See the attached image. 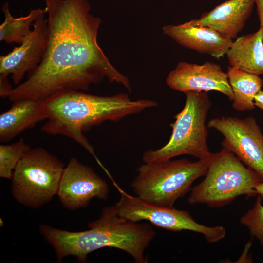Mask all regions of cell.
Masks as SVG:
<instances>
[{
  "label": "cell",
  "instance_id": "obj_1",
  "mask_svg": "<svg viewBox=\"0 0 263 263\" xmlns=\"http://www.w3.org/2000/svg\"><path fill=\"white\" fill-rule=\"evenodd\" d=\"M48 14L46 50L27 79L5 95L14 102L43 101L59 91L87 90L107 78L131 90L128 78L110 62L97 42L100 18L87 0H44Z\"/></svg>",
  "mask_w": 263,
  "mask_h": 263
},
{
  "label": "cell",
  "instance_id": "obj_2",
  "mask_svg": "<svg viewBox=\"0 0 263 263\" xmlns=\"http://www.w3.org/2000/svg\"><path fill=\"white\" fill-rule=\"evenodd\" d=\"M43 103L47 121L41 130L48 134L61 135L74 140L100 164L83 132L106 121H117L158 105L149 99L131 100L124 93L102 96L78 90L59 91L44 100Z\"/></svg>",
  "mask_w": 263,
  "mask_h": 263
},
{
  "label": "cell",
  "instance_id": "obj_3",
  "mask_svg": "<svg viewBox=\"0 0 263 263\" xmlns=\"http://www.w3.org/2000/svg\"><path fill=\"white\" fill-rule=\"evenodd\" d=\"M87 230L70 232L42 225L39 231L54 248L59 263L70 255L84 263L89 253L106 247L124 251L137 263L147 262L145 251L155 235L149 223L120 216L115 205L106 207L100 218L89 222Z\"/></svg>",
  "mask_w": 263,
  "mask_h": 263
},
{
  "label": "cell",
  "instance_id": "obj_4",
  "mask_svg": "<svg viewBox=\"0 0 263 263\" xmlns=\"http://www.w3.org/2000/svg\"><path fill=\"white\" fill-rule=\"evenodd\" d=\"M215 153L195 162L183 158L144 163L137 168L131 183L133 192L144 201L172 207L189 190L197 179L205 175Z\"/></svg>",
  "mask_w": 263,
  "mask_h": 263
},
{
  "label": "cell",
  "instance_id": "obj_5",
  "mask_svg": "<svg viewBox=\"0 0 263 263\" xmlns=\"http://www.w3.org/2000/svg\"><path fill=\"white\" fill-rule=\"evenodd\" d=\"M205 175L201 182L191 188L188 203L222 207L239 196L257 195L255 188L262 181L253 170L224 147L215 153Z\"/></svg>",
  "mask_w": 263,
  "mask_h": 263
},
{
  "label": "cell",
  "instance_id": "obj_6",
  "mask_svg": "<svg viewBox=\"0 0 263 263\" xmlns=\"http://www.w3.org/2000/svg\"><path fill=\"white\" fill-rule=\"evenodd\" d=\"M183 110L170 124L172 134L169 141L159 149L149 150L142 156L144 163L189 155L199 159L212 154L207 145L206 119L212 103L204 91L186 92Z\"/></svg>",
  "mask_w": 263,
  "mask_h": 263
},
{
  "label": "cell",
  "instance_id": "obj_7",
  "mask_svg": "<svg viewBox=\"0 0 263 263\" xmlns=\"http://www.w3.org/2000/svg\"><path fill=\"white\" fill-rule=\"evenodd\" d=\"M64 168L59 159L43 148L31 149L13 171V197L26 207H41L57 194Z\"/></svg>",
  "mask_w": 263,
  "mask_h": 263
},
{
  "label": "cell",
  "instance_id": "obj_8",
  "mask_svg": "<svg viewBox=\"0 0 263 263\" xmlns=\"http://www.w3.org/2000/svg\"><path fill=\"white\" fill-rule=\"evenodd\" d=\"M120 191L121 197L115 206L118 215L127 220L133 222L146 220L157 227L174 232L189 230L199 233L210 243L219 242L226 235V230L223 226L211 227L200 224L187 211L173 207L157 206L137 196Z\"/></svg>",
  "mask_w": 263,
  "mask_h": 263
},
{
  "label": "cell",
  "instance_id": "obj_9",
  "mask_svg": "<svg viewBox=\"0 0 263 263\" xmlns=\"http://www.w3.org/2000/svg\"><path fill=\"white\" fill-rule=\"evenodd\" d=\"M207 127L221 133L224 137L222 147L233 153L263 181V134L254 117L221 116L210 120Z\"/></svg>",
  "mask_w": 263,
  "mask_h": 263
},
{
  "label": "cell",
  "instance_id": "obj_10",
  "mask_svg": "<svg viewBox=\"0 0 263 263\" xmlns=\"http://www.w3.org/2000/svg\"><path fill=\"white\" fill-rule=\"evenodd\" d=\"M109 186L90 167L72 158L65 167L57 192L63 206L70 210L86 207L95 197L107 199Z\"/></svg>",
  "mask_w": 263,
  "mask_h": 263
},
{
  "label": "cell",
  "instance_id": "obj_11",
  "mask_svg": "<svg viewBox=\"0 0 263 263\" xmlns=\"http://www.w3.org/2000/svg\"><path fill=\"white\" fill-rule=\"evenodd\" d=\"M166 82L170 88L184 93L214 90L222 93L231 101L234 98L226 73L213 62L207 61L202 65L179 62L169 73Z\"/></svg>",
  "mask_w": 263,
  "mask_h": 263
},
{
  "label": "cell",
  "instance_id": "obj_12",
  "mask_svg": "<svg viewBox=\"0 0 263 263\" xmlns=\"http://www.w3.org/2000/svg\"><path fill=\"white\" fill-rule=\"evenodd\" d=\"M44 17L41 16L34 23L32 32L20 45L0 56V76L10 74L14 83L18 85L26 73L39 64L47 45V19Z\"/></svg>",
  "mask_w": 263,
  "mask_h": 263
},
{
  "label": "cell",
  "instance_id": "obj_13",
  "mask_svg": "<svg viewBox=\"0 0 263 263\" xmlns=\"http://www.w3.org/2000/svg\"><path fill=\"white\" fill-rule=\"evenodd\" d=\"M162 30L181 46L216 58L226 55L233 42L211 28L193 25L188 21L179 25H165Z\"/></svg>",
  "mask_w": 263,
  "mask_h": 263
},
{
  "label": "cell",
  "instance_id": "obj_14",
  "mask_svg": "<svg viewBox=\"0 0 263 263\" xmlns=\"http://www.w3.org/2000/svg\"><path fill=\"white\" fill-rule=\"evenodd\" d=\"M254 4V0H228L203 14L199 19L188 22L211 28L224 37L232 39L244 28Z\"/></svg>",
  "mask_w": 263,
  "mask_h": 263
},
{
  "label": "cell",
  "instance_id": "obj_15",
  "mask_svg": "<svg viewBox=\"0 0 263 263\" xmlns=\"http://www.w3.org/2000/svg\"><path fill=\"white\" fill-rule=\"evenodd\" d=\"M0 115V140L7 142L37 123L47 119L43 101L23 99Z\"/></svg>",
  "mask_w": 263,
  "mask_h": 263
},
{
  "label": "cell",
  "instance_id": "obj_16",
  "mask_svg": "<svg viewBox=\"0 0 263 263\" xmlns=\"http://www.w3.org/2000/svg\"><path fill=\"white\" fill-rule=\"evenodd\" d=\"M226 55L230 66L250 74L263 75V27L238 38Z\"/></svg>",
  "mask_w": 263,
  "mask_h": 263
},
{
  "label": "cell",
  "instance_id": "obj_17",
  "mask_svg": "<svg viewBox=\"0 0 263 263\" xmlns=\"http://www.w3.org/2000/svg\"><path fill=\"white\" fill-rule=\"evenodd\" d=\"M226 74L234 95L233 108L238 111L254 109V98L261 90L263 79L258 75L231 66Z\"/></svg>",
  "mask_w": 263,
  "mask_h": 263
},
{
  "label": "cell",
  "instance_id": "obj_18",
  "mask_svg": "<svg viewBox=\"0 0 263 263\" xmlns=\"http://www.w3.org/2000/svg\"><path fill=\"white\" fill-rule=\"evenodd\" d=\"M1 10L4 20L0 26V41L7 44L15 43L20 44L31 33V27L39 17L47 14L46 8L30 11L25 16L15 18L12 16L7 1L2 5Z\"/></svg>",
  "mask_w": 263,
  "mask_h": 263
},
{
  "label": "cell",
  "instance_id": "obj_19",
  "mask_svg": "<svg viewBox=\"0 0 263 263\" xmlns=\"http://www.w3.org/2000/svg\"><path fill=\"white\" fill-rule=\"evenodd\" d=\"M31 149L23 139L10 145H0V177L12 179L13 171L25 153Z\"/></svg>",
  "mask_w": 263,
  "mask_h": 263
},
{
  "label": "cell",
  "instance_id": "obj_20",
  "mask_svg": "<svg viewBox=\"0 0 263 263\" xmlns=\"http://www.w3.org/2000/svg\"><path fill=\"white\" fill-rule=\"evenodd\" d=\"M262 198L257 195L253 207L248 210L240 219V223L248 229L250 235L258 240L263 246V206Z\"/></svg>",
  "mask_w": 263,
  "mask_h": 263
},
{
  "label": "cell",
  "instance_id": "obj_21",
  "mask_svg": "<svg viewBox=\"0 0 263 263\" xmlns=\"http://www.w3.org/2000/svg\"><path fill=\"white\" fill-rule=\"evenodd\" d=\"M260 21V27H263V0H254Z\"/></svg>",
  "mask_w": 263,
  "mask_h": 263
},
{
  "label": "cell",
  "instance_id": "obj_22",
  "mask_svg": "<svg viewBox=\"0 0 263 263\" xmlns=\"http://www.w3.org/2000/svg\"><path fill=\"white\" fill-rule=\"evenodd\" d=\"M254 104L255 106L263 110V91L262 90L255 96Z\"/></svg>",
  "mask_w": 263,
  "mask_h": 263
},
{
  "label": "cell",
  "instance_id": "obj_23",
  "mask_svg": "<svg viewBox=\"0 0 263 263\" xmlns=\"http://www.w3.org/2000/svg\"><path fill=\"white\" fill-rule=\"evenodd\" d=\"M257 195H259L263 200V181L260 182L255 188Z\"/></svg>",
  "mask_w": 263,
  "mask_h": 263
},
{
  "label": "cell",
  "instance_id": "obj_24",
  "mask_svg": "<svg viewBox=\"0 0 263 263\" xmlns=\"http://www.w3.org/2000/svg\"><path fill=\"white\" fill-rule=\"evenodd\" d=\"M2 223V225H3V222H1V219H0V224ZM0 226H1V225H0Z\"/></svg>",
  "mask_w": 263,
  "mask_h": 263
}]
</instances>
